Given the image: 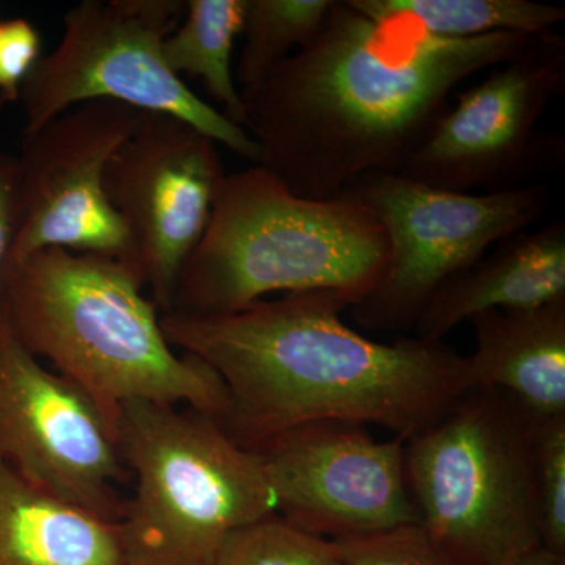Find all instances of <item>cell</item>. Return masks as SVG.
I'll return each mask as SVG.
<instances>
[{
    "label": "cell",
    "instance_id": "cell-1",
    "mask_svg": "<svg viewBox=\"0 0 565 565\" xmlns=\"http://www.w3.org/2000/svg\"><path fill=\"white\" fill-rule=\"evenodd\" d=\"M533 39H435L403 14H364L334 0L319 35L244 103L256 166L318 200L366 173H399L457 85L511 62Z\"/></svg>",
    "mask_w": 565,
    "mask_h": 565
},
{
    "label": "cell",
    "instance_id": "cell-2",
    "mask_svg": "<svg viewBox=\"0 0 565 565\" xmlns=\"http://www.w3.org/2000/svg\"><path fill=\"white\" fill-rule=\"evenodd\" d=\"M337 294H282L225 316H161L174 349L202 360L228 396L222 426L244 448L316 422L377 424L415 437L468 382L467 356L444 343H377L351 329Z\"/></svg>",
    "mask_w": 565,
    "mask_h": 565
},
{
    "label": "cell",
    "instance_id": "cell-3",
    "mask_svg": "<svg viewBox=\"0 0 565 565\" xmlns=\"http://www.w3.org/2000/svg\"><path fill=\"white\" fill-rule=\"evenodd\" d=\"M143 288L126 264L46 248L7 267L0 302L18 341L79 386L117 435L132 403L193 408L222 423L221 377L169 343Z\"/></svg>",
    "mask_w": 565,
    "mask_h": 565
},
{
    "label": "cell",
    "instance_id": "cell-4",
    "mask_svg": "<svg viewBox=\"0 0 565 565\" xmlns=\"http://www.w3.org/2000/svg\"><path fill=\"white\" fill-rule=\"evenodd\" d=\"M390 245L351 192L307 199L262 166L226 174L170 313H237L273 294L330 292L362 302L384 277Z\"/></svg>",
    "mask_w": 565,
    "mask_h": 565
},
{
    "label": "cell",
    "instance_id": "cell-5",
    "mask_svg": "<svg viewBox=\"0 0 565 565\" xmlns=\"http://www.w3.org/2000/svg\"><path fill=\"white\" fill-rule=\"evenodd\" d=\"M118 445L134 482L118 520L128 565H215L230 535L277 512L258 455L202 412L125 405Z\"/></svg>",
    "mask_w": 565,
    "mask_h": 565
},
{
    "label": "cell",
    "instance_id": "cell-6",
    "mask_svg": "<svg viewBox=\"0 0 565 565\" xmlns=\"http://www.w3.org/2000/svg\"><path fill=\"white\" fill-rule=\"evenodd\" d=\"M535 430L514 397L473 388L405 441L419 525L457 565H505L541 545Z\"/></svg>",
    "mask_w": 565,
    "mask_h": 565
},
{
    "label": "cell",
    "instance_id": "cell-7",
    "mask_svg": "<svg viewBox=\"0 0 565 565\" xmlns=\"http://www.w3.org/2000/svg\"><path fill=\"white\" fill-rule=\"evenodd\" d=\"M185 0H84L63 17L62 39L41 55L21 92L24 136L92 102L172 115L256 163L258 147L241 126L203 102L163 61L162 43Z\"/></svg>",
    "mask_w": 565,
    "mask_h": 565
},
{
    "label": "cell",
    "instance_id": "cell-8",
    "mask_svg": "<svg viewBox=\"0 0 565 565\" xmlns=\"http://www.w3.org/2000/svg\"><path fill=\"white\" fill-rule=\"evenodd\" d=\"M344 191L362 200L384 226L390 262L352 318L367 330L414 329L446 281L484 256L490 245L525 232L552 203L545 182L515 191H441L397 173H366Z\"/></svg>",
    "mask_w": 565,
    "mask_h": 565
},
{
    "label": "cell",
    "instance_id": "cell-9",
    "mask_svg": "<svg viewBox=\"0 0 565 565\" xmlns=\"http://www.w3.org/2000/svg\"><path fill=\"white\" fill-rule=\"evenodd\" d=\"M564 92V36H534L522 54L457 95L397 174L457 193L537 184L563 167V137L541 131L537 121Z\"/></svg>",
    "mask_w": 565,
    "mask_h": 565
},
{
    "label": "cell",
    "instance_id": "cell-10",
    "mask_svg": "<svg viewBox=\"0 0 565 565\" xmlns=\"http://www.w3.org/2000/svg\"><path fill=\"white\" fill-rule=\"evenodd\" d=\"M0 460L44 492L117 522L131 479L117 430L79 386L44 366L0 313Z\"/></svg>",
    "mask_w": 565,
    "mask_h": 565
},
{
    "label": "cell",
    "instance_id": "cell-11",
    "mask_svg": "<svg viewBox=\"0 0 565 565\" xmlns=\"http://www.w3.org/2000/svg\"><path fill=\"white\" fill-rule=\"evenodd\" d=\"M140 120L141 111L125 104L92 102L24 136L17 232L7 267L46 248H63L115 259L139 275L104 174Z\"/></svg>",
    "mask_w": 565,
    "mask_h": 565
},
{
    "label": "cell",
    "instance_id": "cell-12",
    "mask_svg": "<svg viewBox=\"0 0 565 565\" xmlns=\"http://www.w3.org/2000/svg\"><path fill=\"white\" fill-rule=\"evenodd\" d=\"M226 174L217 143L172 115L141 111L139 128L111 156L104 189L162 315L172 311L178 280Z\"/></svg>",
    "mask_w": 565,
    "mask_h": 565
},
{
    "label": "cell",
    "instance_id": "cell-13",
    "mask_svg": "<svg viewBox=\"0 0 565 565\" xmlns=\"http://www.w3.org/2000/svg\"><path fill=\"white\" fill-rule=\"evenodd\" d=\"M405 441H377L363 424L316 422L256 446L277 512L340 541L419 523L405 478Z\"/></svg>",
    "mask_w": 565,
    "mask_h": 565
},
{
    "label": "cell",
    "instance_id": "cell-14",
    "mask_svg": "<svg viewBox=\"0 0 565 565\" xmlns=\"http://www.w3.org/2000/svg\"><path fill=\"white\" fill-rule=\"evenodd\" d=\"M565 299V221L498 243L489 256L457 274L430 297L415 323L416 338L444 343L471 316L523 311Z\"/></svg>",
    "mask_w": 565,
    "mask_h": 565
},
{
    "label": "cell",
    "instance_id": "cell-15",
    "mask_svg": "<svg viewBox=\"0 0 565 565\" xmlns=\"http://www.w3.org/2000/svg\"><path fill=\"white\" fill-rule=\"evenodd\" d=\"M476 351L470 390L497 388L514 397L535 424L565 418V299L533 310L471 316Z\"/></svg>",
    "mask_w": 565,
    "mask_h": 565
},
{
    "label": "cell",
    "instance_id": "cell-16",
    "mask_svg": "<svg viewBox=\"0 0 565 565\" xmlns=\"http://www.w3.org/2000/svg\"><path fill=\"white\" fill-rule=\"evenodd\" d=\"M0 565H128L117 522L58 500L0 460Z\"/></svg>",
    "mask_w": 565,
    "mask_h": 565
},
{
    "label": "cell",
    "instance_id": "cell-17",
    "mask_svg": "<svg viewBox=\"0 0 565 565\" xmlns=\"http://www.w3.org/2000/svg\"><path fill=\"white\" fill-rule=\"evenodd\" d=\"M245 0H185L180 24L162 43L167 66L178 77L202 82L222 114L244 128L245 104L233 73V50L243 35Z\"/></svg>",
    "mask_w": 565,
    "mask_h": 565
},
{
    "label": "cell",
    "instance_id": "cell-18",
    "mask_svg": "<svg viewBox=\"0 0 565 565\" xmlns=\"http://www.w3.org/2000/svg\"><path fill=\"white\" fill-rule=\"evenodd\" d=\"M364 14L396 13L441 40H471L492 33L542 36L565 20L561 7L530 0H348Z\"/></svg>",
    "mask_w": 565,
    "mask_h": 565
},
{
    "label": "cell",
    "instance_id": "cell-19",
    "mask_svg": "<svg viewBox=\"0 0 565 565\" xmlns=\"http://www.w3.org/2000/svg\"><path fill=\"white\" fill-rule=\"evenodd\" d=\"M334 0H245L244 46L234 79L243 102L292 51L319 35Z\"/></svg>",
    "mask_w": 565,
    "mask_h": 565
},
{
    "label": "cell",
    "instance_id": "cell-20",
    "mask_svg": "<svg viewBox=\"0 0 565 565\" xmlns=\"http://www.w3.org/2000/svg\"><path fill=\"white\" fill-rule=\"evenodd\" d=\"M215 565H348L337 542L300 530L278 512L230 535Z\"/></svg>",
    "mask_w": 565,
    "mask_h": 565
},
{
    "label": "cell",
    "instance_id": "cell-21",
    "mask_svg": "<svg viewBox=\"0 0 565 565\" xmlns=\"http://www.w3.org/2000/svg\"><path fill=\"white\" fill-rule=\"evenodd\" d=\"M541 545L565 556V418L535 430Z\"/></svg>",
    "mask_w": 565,
    "mask_h": 565
},
{
    "label": "cell",
    "instance_id": "cell-22",
    "mask_svg": "<svg viewBox=\"0 0 565 565\" xmlns=\"http://www.w3.org/2000/svg\"><path fill=\"white\" fill-rule=\"evenodd\" d=\"M334 542L348 565H457L419 523Z\"/></svg>",
    "mask_w": 565,
    "mask_h": 565
},
{
    "label": "cell",
    "instance_id": "cell-23",
    "mask_svg": "<svg viewBox=\"0 0 565 565\" xmlns=\"http://www.w3.org/2000/svg\"><path fill=\"white\" fill-rule=\"evenodd\" d=\"M39 29L25 18L0 22V104L18 103L22 87L40 61Z\"/></svg>",
    "mask_w": 565,
    "mask_h": 565
},
{
    "label": "cell",
    "instance_id": "cell-24",
    "mask_svg": "<svg viewBox=\"0 0 565 565\" xmlns=\"http://www.w3.org/2000/svg\"><path fill=\"white\" fill-rule=\"evenodd\" d=\"M18 192H20V166L18 156L0 151V297L3 275L13 244L18 223ZM2 313V302H0Z\"/></svg>",
    "mask_w": 565,
    "mask_h": 565
},
{
    "label": "cell",
    "instance_id": "cell-25",
    "mask_svg": "<svg viewBox=\"0 0 565 565\" xmlns=\"http://www.w3.org/2000/svg\"><path fill=\"white\" fill-rule=\"evenodd\" d=\"M505 565H565V556L537 545L526 550Z\"/></svg>",
    "mask_w": 565,
    "mask_h": 565
}]
</instances>
